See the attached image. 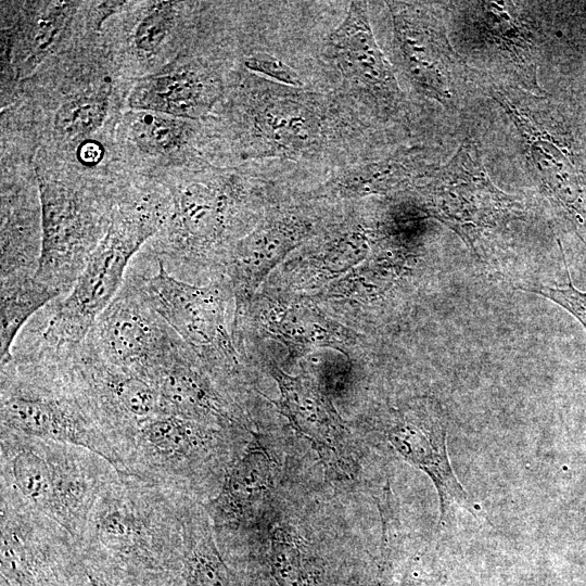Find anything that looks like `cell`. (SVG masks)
<instances>
[{
  "label": "cell",
  "instance_id": "obj_1",
  "mask_svg": "<svg viewBox=\"0 0 586 586\" xmlns=\"http://www.w3.org/2000/svg\"><path fill=\"white\" fill-rule=\"evenodd\" d=\"M133 81L116 65L102 30L88 31L20 84L1 107V143L109 170Z\"/></svg>",
  "mask_w": 586,
  "mask_h": 586
},
{
  "label": "cell",
  "instance_id": "obj_2",
  "mask_svg": "<svg viewBox=\"0 0 586 586\" xmlns=\"http://www.w3.org/2000/svg\"><path fill=\"white\" fill-rule=\"evenodd\" d=\"M158 181L170 192L171 212L141 251L184 282L206 284L225 277L232 245L256 224L258 193L252 178L241 166L206 163Z\"/></svg>",
  "mask_w": 586,
  "mask_h": 586
},
{
  "label": "cell",
  "instance_id": "obj_3",
  "mask_svg": "<svg viewBox=\"0 0 586 586\" xmlns=\"http://www.w3.org/2000/svg\"><path fill=\"white\" fill-rule=\"evenodd\" d=\"M168 188L152 178L130 180L101 240L72 290L39 310L20 332L13 348L62 351L80 344L111 303L135 256L167 222Z\"/></svg>",
  "mask_w": 586,
  "mask_h": 586
},
{
  "label": "cell",
  "instance_id": "obj_4",
  "mask_svg": "<svg viewBox=\"0 0 586 586\" xmlns=\"http://www.w3.org/2000/svg\"><path fill=\"white\" fill-rule=\"evenodd\" d=\"M328 109L320 93L233 68L222 101L203 119L206 158L212 164L311 156L328 140Z\"/></svg>",
  "mask_w": 586,
  "mask_h": 586
},
{
  "label": "cell",
  "instance_id": "obj_5",
  "mask_svg": "<svg viewBox=\"0 0 586 586\" xmlns=\"http://www.w3.org/2000/svg\"><path fill=\"white\" fill-rule=\"evenodd\" d=\"M42 217L35 278L66 295L106 234L131 176L84 170L40 151L34 157Z\"/></svg>",
  "mask_w": 586,
  "mask_h": 586
},
{
  "label": "cell",
  "instance_id": "obj_6",
  "mask_svg": "<svg viewBox=\"0 0 586 586\" xmlns=\"http://www.w3.org/2000/svg\"><path fill=\"white\" fill-rule=\"evenodd\" d=\"M0 449L1 493L56 522L79 544L117 469L88 448L7 431Z\"/></svg>",
  "mask_w": 586,
  "mask_h": 586
},
{
  "label": "cell",
  "instance_id": "obj_7",
  "mask_svg": "<svg viewBox=\"0 0 586 586\" xmlns=\"http://www.w3.org/2000/svg\"><path fill=\"white\" fill-rule=\"evenodd\" d=\"M1 431L88 448L117 459L61 352L13 353L1 364Z\"/></svg>",
  "mask_w": 586,
  "mask_h": 586
},
{
  "label": "cell",
  "instance_id": "obj_8",
  "mask_svg": "<svg viewBox=\"0 0 586 586\" xmlns=\"http://www.w3.org/2000/svg\"><path fill=\"white\" fill-rule=\"evenodd\" d=\"M186 497L118 471L91 510L81 556L182 568Z\"/></svg>",
  "mask_w": 586,
  "mask_h": 586
},
{
  "label": "cell",
  "instance_id": "obj_9",
  "mask_svg": "<svg viewBox=\"0 0 586 586\" xmlns=\"http://www.w3.org/2000/svg\"><path fill=\"white\" fill-rule=\"evenodd\" d=\"M131 265L140 272L143 291L153 308L187 344L219 388L235 400L234 394L244 380V361L233 337V319L229 318L234 302L227 278L206 284L184 282L143 252L135 256Z\"/></svg>",
  "mask_w": 586,
  "mask_h": 586
},
{
  "label": "cell",
  "instance_id": "obj_10",
  "mask_svg": "<svg viewBox=\"0 0 586 586\" xmlns=\"http://www.w3.org/2000/svg\"><path fill=\"white\" fill-rule=\"evenodd\" d=\"M1 104L22 81L78 37L102 30L122 1H1Z\"/></svg>",
  "mask_w": 586,
  "mask_h": 586
},
{
  "label": "cell",
  "instance_id": "obj_11",
  "mask_svg": "<svg viewBox=\"0 0 586 586\" xmlns=\"http://www.w3.org/2000/svg\"><path fill=\"white\" fill-rule=\"evenodd\" d=\"M240 431L160 413L135 429L118 454L117 471L194 499L206 467L224 455L230 434Z\"/></svg>",
  "mask_w": 586,
  "mask_h": 586
},
{
  "label": "cell",
  "instance_id": "obj_12",
  "mask_svg": "<svg viewBox=\"0 0 586 586\" xmlns=\"http://www.w3.org/2000/svg\"><path fill=\"white\" fill-rule=\"evenodd\" d=\"M206 9L194 1L123 0L102 35L120 72L136 80L162 71L194 43Z\"/></svg>",
  "mask_w": 586,
  "mask_h": 586
},
{
  "label": "cell",
  "instance_id": "obj_13",
  "mask_svg": "<svg viewBox=\"0 0 586 586\" xmlns=\"http://www.w3.org/2000/svg\"><path fill=\"white\" fill-rule=\"evenodd\" d=\"M85 339L104 362L149 382L183 343L150 304L131 263L119 291Z\"/></svg>",
  "mask_w": 586,
  "mask_h": 586
},
{
  "label": "cell",
  "instance_id": "obj_14",
  "mask_svg": "<svg viewBox=\"0 0 586 586\" xmlns=\"http://www.w3.org/2000/svg\"><path fill=\"white\" fill-rule=\"evenodd\" d=\"M419 209L454 230L467 244L519 216V204L486 174L477 148L464 141L450 161L419 188Z\"/></svg>",
  "mask_w": 586,
  "mask_h": 586
},
{
  "label": "cell",
  "instance_id": "obj_15",
  "mask_svg": "<svg viewBox=\"0 0 586 586\" xmlns=\"http://www.w3.org/2000/svg\"><path fill=\"white\" fill-rule=\"evenodd\" d=\"M211 28L203 26L194 43L165 68L136 79L127 109L207 118L222 101L233 69L224 44L213 41Z\"/></svg>",
  "mask_w": 586,
  "mask_h": 586
},
{
  "label": "cell",
  "instance_id": "obj_16",
  "mask_svg": "<svg viewBox=\"0 0 586 586\" xmlns=\"http://www.w3.org/2000/svg\"><path fill=\"white\" fill-rule=\"evenodd\" d=\"M113 158L120 173L156 180L206 164L204 123L127 109L115 128Z\"/></svg>",
  "mask_w": 586,
  "mask_h": 586
},
{
  "label": "cell",
  "instance_id": "obj_17",
  "mask_svg": "<svg viewBox=\"0 0 586 586\" xmlns=\"http://www.w3.org/2000/svg\"><path fill=\"white\" fill-rule=\"evenodd\" d=\"M322 54L353 97L379 114L398 113L404 93L377 43L366 2L349 3L341 23L327 36Z\"/></svg>",
  "mask_w": 586,
  "mask_h": 586
},
{
  "label": "cell",
  "instance_id": "obj_18",
  "mask_svg": "<svg viewBox=\"0 0 586 586\" xmlns=\"http://www.w3.org/2000/svg\"><path fill=\"white\" fill-rule=\"evenodd\" d=\"M317 233L318 224L306 212L276 208L232 245L225 277L233 295V320L247 309L269 273Z\"/></svg>",
  "mask_w": 586,
  "mask_h": 586
},
{
  "label": "cell",
  "instance_id": "obj_19",
  "mask_svg": "<svg viewBox=\"0 0 586 586\" xmlns=\"http://www.w3.org/2000/svg\"><path fill=\"white\" fill-rule=\"evenodd\" d=\"M388 9L394 48L405 75L424 95L454 106L460 59L443 24L417 3L391 2Z\"/></svg>",
  "mask_w": 586,
  "mask_h": 586
},
{
  "label": "cell",
  "instance_id": "obj_20",
  "mask_svg": "<svg viewBox=\"0 0 586 586\" xmlns=\"http://www.w3.org/2000/svg\"><path fill=\"white\" fill-rule=\"evenodd\" d=\"M385 434L407 462L432 480L440 497L441 520H446L455 508L473 512L472 501L451 469L446 446V422L435 402L419 398L394 410L387 420Z\"/></svg>",
  "mask_w": 586,
  "mask_h": 586
},
{
  "label": "cell",
  "instance_id": "obj_21",
  "mask_svg": "<svg viewBox=\"0 0 586 586\" xmlns=\"http://www.w3.org/2000/svg\"><path fill=\"white\" fill-rule=\"evenodd\" d=\"M249 329L281 343L296 355L313 348H332L349 355L357 343L353 329L307 296L257 293L232 323L233 334Z\"/></svg>",
  "mask_w": 586,
  "mask_h": 586
},
{
  "label": "cell",
  "instance_id": "obj_22",
  "mask_svg": "<svg viewBox=\"0 0 586 586\" xmlns=\"http://www.w3.org/2000/svg\"><path fill=\"white\" fill-rule=\"evenodd\" d=\"M493 97L519 131L528 167L546 194L575 226L586 230L584 182L545 117L526 101H520L517 94L496 91Z\"/></svg>",
  "mask_w": 586,
  "mask_h": 586
},
{
  "label": "cell",
  "instance_id": "obj_23",
  "mask_svg": "<svg viewBox=\"0 0 586 586\" xmlns=\"http://www.w3.org/2000/svg\"><path fill=\"white\" fill-rule=\"evenodd\" d=\"M81 553L77 540L48 517L1 493V575L10 586H38L55 558Z\"/></svg>",
  "mask_w": 586,
  "mask_h": 586
},
{
  "label": "cell",
  "instance_id": "obj_24",
  "mask_svg": "<svg viewBox=\"0 0 586 586\" xmlns=\"http://www.w3.org/2000/svg\"><path fill=\"white\" fill-rule=\"evenodd\" d=\"M270 373L279 388L275 405L317 450L324 466L341 475L355 470L351 432L333 406L327 392L306 372L291 375L277 365Z\"/></svg>",
  "mask_w": 586,
  "mask_h": 586
},
{
  "label": "cell",
  "instance_id": "obj_25",
  "mask_svg": "<svg viewBox=\"0 0 586 586\" xmlns=\"http://www.w3.org/2000/svg\"><path fill=\"white\" fill-rule=\"evenodd\" d=\"M1 278L35 277L42 217L34 161L1 158Z\"/></svg>",
  "mask_w": 586,
  "mask_h": 586
},
{
  "label": "cell",
  "instance_id": "obj_26",
  "mask_svg": "<svg viewBox=\"0 0 586 586\" xmlns=\"http://www.w3.org/2000/svg\"><path fill=\"white\" fill-rule=\"evenodd\" d=\"M385 234V230L356 221H345L317 233L285 263L281 283L285 295L318 293L370 257Z\"/></svg>",
  "mask_w": 586,
  "mask_h": 586
},
{
  "label": "cell",
  "instance_id": "obj_27",
  "mask_svg": "<svg viewBox=\"0 0 586 586\" xmlns=\"http://www.w3.org/2000/svg\"><path fill=\"white\" fill-rule=\"evenodd\" d=\"M150 383L160 395L164 413L250 431L242 407L219 388L184 342Z\"/></svg>",
  "mask_w": 586,
  "mask_h": 586
},
{
  "label": "cell",
  "instance_id": "obj_28",
  "mask_svg": "<svg viewBox=\"0 0 586 586\" xmlns=\"http://www.w3.org/2000/svg\"><path fill=\"white\" fill-rule=\"evenodd\" d=\"M271 485V459L254 438L232 461L216 495L202 502L214 531H237L247 525Z\"/></svg>",
  "mask_w": 586,
  "mask_h": 586
},
{
  "label": "cell",
  "instance_id": "obj_29",
  "mask_svg": "<svg viewBox=\"0 0 586 586\" xmlns=\"http://www.w3.org/2000/svg\"><path fill=\"white\" fill-rule=\"evenodd\" d=\"M423 154L416 149L404 150L383 160L354 165L328 180L317 190L316 198L360 199L405 189L432 170Z\"/></svg>",
  "mask_w": 586,
  "mask_h": 586
},
{
  "label": "cell",
  "instance_id": "obj_30",
  "mask_svg": "<svg viewBox=\"0 0 586 586\" xmlns=\"http://www.w3.org/2000/svg\"><path fill=\"white\" fill-rule=\"evenodd\" d=\"M479 38L497 55L528 91H539L534 59V39L520 20L512 3L485 1L476 3Z\"/></svg>",
  "mask_w": 586,
  "mask_h": 586
},
{
  "label": "cell",
  "instance_id": "obj_31",
  "mask_svg": "<svg viewBox=\"0 0 586 586\" xmlns=\"http://www.w3.org/2000/svg\"><path fill=\"white\" fill-rule=\"evenodd\" d=\"M184 586H237L201 501L186 497L182 513Z\"/></svg>",
  "mask_w": 586,
  "mask_h": 586
},
{
  "label": "cell",
  "instance_id": "obj_32",
  "mask_svg": "<svg viewBox=\"0 0 586 586\" xmlns=\"http://www.w3.org/2000/svg\"><path fill=\"white\" fill-rule=\"evenodd\" d=\"M0 281V356L3 364L11 357L12 347L27 322L60 295L35 277Z\"/></svg>",
  "mask_w": 586,
  "mask_h": 586
},
{
  "label": "cell",
  "instance_id": "obj_33",
  "mask_svg": "<svg viewBox=\"0 0 586 586\" xmlns=\"http://www.w3.org/2000/svg\"><path fill=\"white\" fill-rule=\"evenodd\" d=\"M268 566L277 586H308L310 576L303 549L286 528L278 527L272 533Z\"/></svg>",
  "mask_w": 586,
  "mask_h": 586
},
{
  "label": "cell",
  "instance_id": "obj_34",
  "mask_svg": "<svg viewBox=\"0 0 586 586\" xmlns=\"http://www.w3.org/2000/svg\"><path fill=\"white\" fill-rule=\"evenodd\" d=\"M241 66L259 77L288 87L304 88L301 75L278 56L265 51H252L241 60Z\"/></svg>",
  "mask_w": 586,
  "mask_h": 586
},
{
  "label": "cell",
  "instance_id": "obj_35",
  "mask_svg": "<svg viewBox=\"0 0 586 586\" xmlns=\"http://www.w3.org/2000/svg\"><path fill=\"white\" fill-rule=\"evenodd\" d=\"M569 284L563 288L545 286L540 289H525L537 293L561 306L575 317L586 331V292L576 289L566 269Z\"/></svg>",
  "mask_w": 586,
  "mask_h": 586
},
{
  "label": "cell",
  "instance_id": "obj_36",
  "mask_svg": "<svg viewBox=\"0 0 586 586\" xmlns=\"http://www.w3.org/2000/svg\"><path fill=\"white\" fill-rule=\"evenodd\" d=\"M85 570L91 586H119L98 568L86 566Z\"/></svg>",
  "mask_w": 586,
  "mask_h": 586
},
{
  "label": "cell",
  "instance_id": "obj_37",
  "mask_svg": "<svg viewBox=\"0 0 586 586\" xmlns=\"http://www.w3.org/2000/svg\"><path fill=\"white\" fill-rule=\"evenodd\" d=\"M400 586H435L433 582L429 581L424 575L418 573L416 570L406 572L400 583Z\"/></svg>",
  "mask_w": 586,
  "mask_h": 586
},
{
  "label": "cell",
  "instance_id": "obj_38",
  "mask_svg": "<svg viewBox=\"0 0 586 586\" xmlns=\"http://www.w3.org/2000/svg\"><path fill=\"white\" fill-rule=\"evenodd\" d=\"M351 586H367V585H365V584H362V583H357V584L351 585Z\"/></svg>",
  "mask_w": 586,
  "mask_h": 586
}]
</instances>
